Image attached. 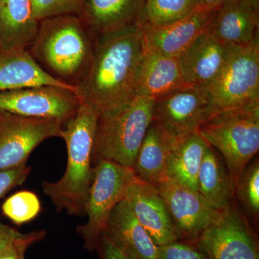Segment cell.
Masks as SVG:
<instances>
[{"mask_svg":"<svg viewBox=\"0 0 259 259\" xmlns=\"http://www.w3.org/2000/svg\"><path fill=\"white\" fill-rule=\"evenodd\" d=\"M145 53L141 25L97 35L88 69L74 85L81 103L102 113L134 100Z\"/></svg>","mask_w":259,"mask_h":259,"instance_id":"1","label":"cell"},{"mask_svg":"<svg viewBox=\"0 0 259 259\" xmlns=\"http://www.w3.org/2000/svg\"><path fill=\"white\" fill-rule=\"evenodd\" d=\"M100 112L81 103L75 115L64 124L60 138L67 148V164L56 182H42V190L58 211L84 216L89 191L93 180L92 155Z\"/></svg>","mask_w":259,"mask_h":259,"instance_id":"2","label":"cell"},{"mask_svg":"<svg viewBox=\"0 0 259 259\" xmlns=\"http://www.w3.org/2000/svg\"><path fill=\"white\" fill-rule=\"evenodd\" d=\"M40 22L30 54L49 74L74 87L91 61L93 33L81 19L72 15Z\"/></svg>","mask_w":259,"mask_h":259,"instance_id":"3","label":"cell"},{"mask_svg":"<svg viewBox=\"0 0 259 259\" xmlns=\"http://www.w3.org/2000/svg\"><path fill=\"white\" fill-rule=\"evenodd\" d=\"M154 100H134L100 114L94 140L93 166L102 160L134 168L140 148L153 121Z\"/></svg>","mask_w":259,"mask_h":259,"instance_id":"4","label":"cell"},{"mask_svg":"<svg viewBox=\"0 0 259 259\" xmlns=\"http://www.w3.org/2000/svg\"><path fill=\"white\" fill-rule=\"evenodd\" d=\"M198 133L221 153L232 185L259 150V102L211 116Z\"/></svg>","mask_w":259,"mask_h":259,"instance_id":"5","label":"cell"},{"mask_svg":"<svg viewBox=\"0 0 259 259\" xmlns=\"http://www.w3.org/2000/svg\"><path fill=\"white\" fill-rule=\"evenodd\" d=\"M93 167V180L85 207L88 219L77 228L90 251L97 250L112 211L125 198L127 187L136 177L133 168L115 162L102 160Z\"/></svg>","mask_w":259,"mask_h":259,"instance_id":"6","label":"cell"},{"mask_svg":"<svg viewBox=\"0 0 259 259\" xmlns=\"http://www.w3.org/2000/svg\"><path fill=\"white\" fill-rule=\"evenodd\" d=\"M207 90L213 115L259 102V37L249 45L233 48L221 74Z\"/></svg>","mask_w":259,"mask_h":259,"instance_id":"7","label":"cell"},{"mask_svg":"<svg viewBox=\"0 0 259 259\" xmlns=\"http://www.w3.org/2000/svg\"><path fill=\"white\" fill-rule=\"evenodd\" d=\"M212 115V97L207 88L187 84L154 100L153 121L179 140L198 132Z\"/></svg>","mask_w":259,"mask_h":259,"instance_id":"8","label":"cell"},{"mask_svg":"<svg viewBox=\"0 0 259 259\" xmlns=\"http://www.w3.org/2000/svg\"><path fill=\"white\" fill-rule=\"evenodd\" d=\"M193 243L209 259H259L258 237L235 201Z\"/></svg>","mask_w":259,"mask_h":259,"instance_id":"9","label":"cell"},{"mask_svg":"<svg viewBox=\"0 0 259 259\" xmlns=\"http://www.w3.org/2000/svg\"><path fill=\"white\" fill-rule=\"evenodd\" d=\"M59 121L32 118L0 110V171L26 164L29 156L41 143L59 137Z\"/></svg>","mask_w":259,"mask_h":259,"instance_id":"10","label":"cell"},{"mask_svg":"<svg viewBox=\"0 0 259 259\" xmlns=\"http://www.w3.org/2000/svg\"><path fill=\"white\" fill-rule=\"evenodd\" d=\"M81 105L74 91L54 86L0 93V110L32 118L59 121L64 125Z\"/></svg>","mask_w":259,"mask_h":259,"instance_id":"11","label":"cell"},{"mask_svg":"<svg viewBox=\"0 0 259 259\" xmlns=\"http://www.w3.org/2000/svg\"><path fill=\"white\" fill-rule=\"evenodd\" d=\"M156 186L166 204L180 241L193 243L222 214L221 211L212 208L197 190L171 180Z\"/></svg>","mask_w":259,"mask_h":259,"instance_id":"12","label":"cell"},{"mask_svg":"<svg viewBox=\"0 0 259 259\" xmlns=\"http://www.w3.org/2000/svg\"><path fill=\"white\" fill-rule=\"evenodd\" d=\"M124 199L155 244L159 246L180 240L166 204L156 185L136 177L127 187Z\"/></svg>","mask_w":259,"mask_h":259,"instance_id":"13","label":"cell"},{"mask_svg":"<svg viewBox=\"0 0 259 259\" xmlns=\"http://www.w3.org/2000/svg\"><path fill=\"white\" fill-rule=\"evenodd\" d=\"M218 10L199 6L185 18L158 27H142L146 50L177 58L208 28Z\"/></svg>","mask_w":259,"mask_h":259,"instance_id":"14","label":"cell"},{"mask_svg":"<svg viewBox=\"0 0 259 259\" xmlns=\"http://www.w3.org/2000/svg\"><path fill=\"white\" fill-rule=\"evenodd\" d=\"M233 48L218 40L206 29L177 57L186 82L209 88L222 71Z\"/></svg>","mask_w":259,"mask_h":259,"instance_id":"15","label":"cell"},{"mask_svg":"<svg viewBox=\"0 0 259 259\" xmlns=\"http://www.w3.org/2000/svg\"><path fill=\"white\" fill-rule=\"evenodd\" d=\"M259 12L242 0H231L219 8L207 30L223 44L245 47L258 38Z\"/></svg>","mask_w":259,"mask_h":259,"instance_id":"16","label":"cell"},{"mask_svg":"<svg viewBox=\"0 0 259 259\" xmlns=\"http://www.w3.org/2000/svg\"><path fill=\"white\" fill-rule=\"evenodd\" d=\"M146 0H86L81 20L93 35L141 25Z\"/></svg>","mask_w":259,"mask_h":259,"instance_id":"17","label":"cell"},{"mask_svg":"<svg viewBox=\"0 0 259 259\" xmlns=\"http://www.w3.org/2000/svg\"><path fill=\"white\" fill-rule=\"evenodd\" d=\"M105 234L125 254L135 259H156L158 245L122 199L112 211Z\"/></svg>","mask_w":259,"mask_h":259,"instance_id":"18","label":"cell"},{"mask_svg":"<svg viewBox=\"0 0 259 259\" xmlns=\"http://www.w3.org/2000/svg\"><path fill=\"white\" fill-rule=\"evenodd\" d=\"M40 86L58 87L75 93L74 86L49 74L28 51H0V93Z\"/></svg>","mask_w":259,"mask_h":259,"instance_id":"19","label":"cell"},{"mask_svg":"<svg viewBox=\"0 0 259 259\" xmlns=\"http://www.w3.org/2000/svg\"><path fill=\"white\" fill-rule=\"evenodd\" d=\"M39 24L31 0H1L0 51L27 50L36 36Z\"/></svg>","mask_w":259,"mask_h":259,"instance_id":"20","label":"cell"},{"mask_svg":"<svg viewBox=\"0 0 259 259\" xmlns=\"http://www.w3.org/2000/svg\"><path fill=\"white\" fill-rule=\"evenodd\" d=\"M187 84L177 58L146 50L136 97L155 100Z\"/></svg>","mask_w":259,"mask_h":259,"instance_id":"21","label":"cell"},{"mask_svg":"<svg viewBox=\"0 0 259 259\" xmlns=\"http://www.w3.org/2000/svg\"><path fill=\"white\" fill-rule=\"evenodd\" d=\"M177 141L152 121L133 168L136 176L154 185L166 181L167 165Z\"/></svg>","mask_w":259,"mask_h":259,"instance_id":"22","label":"cell"},{"mask_svg":"<svg viewBox=\"0 0 259 259\" xmlns=\"http://www.w3.org/2000/svg\"><path fill=\"white\" fill-rule=\"evenodd\" d=\"M197 191L212 208L221 212L228 209L235 201L226 163L221 153L209 145L199 168Z\"/></svg>","mask_w":259,"mask_h":259,"instance_id":"23","label":"cell"},{"mask_svg":"<svg viewBox=\"0 0 259 259\" xmlns=\"http://www.w3.org/2000/svg\"><path fill=\"white\" fill-rule=\"evenodd\" d=\"M208 145L198 132L177 140L167 165L166 180L197 190V177Z\"/></svg>","mask_w":259,"mask_h":259,"instance_id":"24","label":"cell"},{"mask_svg":"<svg viewBox=\"0 0 259 259\" xmlns=\"http://www.w3.org/2000/svg\"><path fill=\"white\" fill-rule=\"evenodd\" d=\"M234 199L253 228L259 221V159L255 156L247 164L233 187Z\"/></svg>","mask_w":259,"mask_h":259,"instance_id":"25","label":"cell"},{"mask_svg":"<svg viewBox=\"0 0 259 259\" xmlns=\"http://www.w3.org/2000/svg\"><path fill=\"white\" fill-rule=\"evenodd\" d=\"M199 6V0H146L141 26H164L185 18Z\"/></svg>","mask_w":259,"mask_h":259,"instance_id":"26","label":"cell"},{"mask_svg":"<svg viewBox=\"0 0 259 259\" xmlns=\"http://www.w3.org/2000/svg\"><path fill=\"white\" fill-rule=\"evenodd\" d=\"M2 210L12 222L22 225L30 222L38 215L41 211V203L34 192L20 191L5 201Z\"/></svg>","mask_w":259,"mask_h":259,"instance_id":"27","label":"cell"},{"mask_svg":"<svg viewBox=\"0 0 259 259\" xmlns=\"http://www.w3.org/2000/svg\"><path fill=\"white\" fill-rule=\"evenodd\" d=\"M34 15L39 22L61 15H81L86 0H31Z\"/></svg>","mask_w":259,"mask_h":259,"instance_id":"28","label":"cell"},{"mask_svg":"<svg viewBox=\"0 0 259 259\" xmlns=\"http://www.w3.org/2000/svg\"><path fill=\"white\" fill-rule=\"evenodd\" d=\"M156 259H209L194 243L179 241L158 246Z\"/></svg>","mask_w":259,"mask_h":259,"instance_id":"29","label":"cell"},{"mask_svg":"<svg viewBox=\"0 0 259 259\" xmlns=\"http://www.w3.org/2000/svg\"><path fill=\"white\" fill-rule=\"evenodd\" d=\"M30 172L31 168L27 164L13 169L0 171V198L10 190L23 184Z\"/></svg>","mask_w":259,"mask_h":259,"instance_id":"30","label":"cell"},{"mask_svg":"<svg viewBox=\"0 0 259 259\" xmlns=\"http://www.w3.org/2000/svg\"><path fill=\"white\" fill-rule=\"evenodd\" d=\"M45 234L44 231L31 232V234L26 239L0 252V259H25L27 249L33 243L41 241Z\"/></svg>","mask_w":259,"mask_h":259,"instance_id":"31","label":"cell"},{"mask_svg":"<svg viewBox=\"0 0 259 259\" xmlns=\"http://www.w3.org/2000/svg\"><path fill=\"white\" fill-rule=\"evenodd\" d=\"M31 233H23L0 222V252L26 239Z\"/></svg>","mask_w":259,"mask_h":259,"instance_id":"32","label":"cell"},{"mask_svg":"<svg viewBox=\"0 0 259 259\" xmlns=\"http://www.w3.org/2000/svg\"><path fill=\"white\" fill-rule=\"evenodd\" d=\"M96 250L100 259H135L121 251L108 239L105 233L100 238Z\"/></svg>","mask_w":259,"mask_h":259,"instance_id":"33","label":"cell"},{"mask_svg":"<svg viewBox=\"0 0 259 259\" xmlns=\"http://www.w3.org/2000/svg\"><path fill=\"white\" fill-rule=\"evenodd\" d=\"M200 6L209 9L218 10L231 0H199Z\"/></svg>","mask_w":259,"mask_h":259,"instance_id":"34","label":"cell"},{"mask_svg":"<svg viewBox=\"0 0 259 259\" xmlns=\"http://www.w3.org/2000/svg\"><path fill=\"white\" fill-rule=\"evenodd\" d=\"M256 11L259 12V0H242Z\"/></svg>","mask_w":259,"mask_h":259,"instance_id":"35","label":"cell"},{"mask_svg":"<svg viewBox=\"0 0 259 259\" xmlns=\"http://www.w3.org/2000/svg\"><path fill=\"white\" fill-rule=\"evenodd\" d=\"M0 5H1V0H0Z\"/></svg>","mask_w":259,"mask_h":259,"instance_id":"36","label":"cell"}]
</instances>
